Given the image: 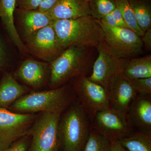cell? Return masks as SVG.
<instances>
[{"mask_svg":"<svg viewBox=\"0 0 151 151\" xmlns=\"http://www.w3.org/2000/svg\"><path fill=\"white\" fill-rule=\"evenodd\" d=\"M14 19L16 29L23 43L34 33L51 24L52 22L46 13L38 9L27 10L16 8Z\"/></svg>","mask_w":151,"mask_h":151,"instance_id":"obj_12","label":"cell"},{"mask_svg":"<svg viewBox=\"0 0 151 151\" xmlns=\"http://www.w3.org/2000/svg\"><path fill=\"white\" fill-rule=\"evenodd\" d=\"M129 79L138 94L151 96V77Z\"/></svg>","mask_w":151,"mask_h":151,"instance_id":"obj_27","label":"cell"},{"mask_svg":"<svg viewBox=\"0 0 151 151\" xmlns=\"http://www.w3.org/2000/svg\"><path fill=\"white\" fill-rule=\"evenodd\" d=\"M151 96L137 94L127 116L139 131L151 135Z\"/></svg>","mask_w":151,"mask_h":151,"instance_id":"obj_16","label":"cell"},{"mask_svg":"<svg viewBox=\"0 0 151 151\" xmlns=\"http://www.w3.org/2000/svg\"><path fill=\"white\" fill-rule=\"evenodd\" d=\"M89 117L79 102L61 113L58 126L59 151H83L91 129Z\"/></svg>","mask_w":151,"mask_h":151,"instance_id":"obj_3","label":"cell"},{"mask_svg":"<svg viewBox=\"0 0 151 151\" xmlns=\"http://www.w3.org/2000/svg\"><path fill=\"white\" fill-rule=\"evenodd\" d=\"M122 73L130 79L151 77V55L128 60Z\"/></svg>","mask_w":151,"mask_h":151,"instance_id":"obj_19","label":"cell"},{"mask_svg":"<svg viewBox=\"0 0 151 151\" xmlns=\"http://www.w3.org/2000/svg\"><path fill=\"white\" fill-rule=\"evenodd\" d=\"M66 84L47 91L25 94L9 108L24 113H62L72 104L73 101L70 86Z\"/></svg>","mask_w":151,"mask_h":151,"instance_id":"obj_4","label":"cell"},{"mask_svg":"<svg viewBox=\"0 0 151 151\" xmlns=\"http://www.w3.org/2000/svg\"><path fill=\"white\" fill-rule=\"evenodd\" d=\"M50 74L49 63L27 58L23 60L14 72V77L25 86L34 88L41 87Z\"/></svg>","mask_w":151,"mask_h":151,"instance_id":"obj_14","label":"cell"},{"mask_svg":"<svg viewBox=\"0 0 151 151\" xmlns=\"http://www.w3.org/2000/svg\"><path fill=\"white\" fill-rule=\"evenodd\" d=\"M110 151H126L119 141L112 142V146Z\"/></svg>","mask_w":151,"mask_h":151,"instance_id":"obj_32","label":"cell"},{"mask_svg":"<svg viewBox=\"0 0 151 151\" xmlns=\"http://www.w3.org/2000/svg\"><path fill=\"white\" fill-rule=\"evenodd\" d=\"M96 20L104 33L102 42L116 57L129 59L142 53L144 46L137 34L129 28L113 27Z\"/></svg>","mask_w":151,"mask_h":151,"instance_id":"obj_5","label":"cell"},{"mask_svg":"<svg viewBox=\"0 0 151 151\" xmlns=\"http://www.w3.org/2000/svg\"><path fill=\"white\" fill-rule=\"evenodd\" d=\"M137 94L130 79L122 73L108 91L109 107L127 116Z\"/></svg>","mask_w":151,"mask_h":151,"instance_id":"obj_13","label":"cell"},{"mask_svg":"<svg viewBox=\"0 0 151 151\" xmlns=\"http://www.w3.org/2000/svg\"><path fill=\"white\" fill-rule=\"evenodd\" d=\"M4 31L0 28V71L3 72L6 71L17 57L16 49Z\"/></svg>","mask_w":151,"mask_h":151,"instance_id":"obj_22","label":"cell"},{"mask_svg":"<svg viewBox=\"0 0 151 151\" xmlns=\"http://www.w3.org/2000/svg\"><path fill=\"white\" fill-rule=\"evenodd\" d=\"M90 15L100 20L116 8L115 0H90Z\"/></svg>","mask_w":151,"mask_h":151,"instance_id":"obj_25","label":"cell"},{"mask_svg":"<svg viewBox=\"0 0 151 151\" xmlns=\"http://www.w3.org/2000/svg\"><path fill=\"white\" fill-rule=\"evenodd\" d=\"M37 115L15 113L0 108V150L8 147L22 137L30 134Z\"/></svg>","mask_w":151,"mask_h":151,"instance_id":"obj_9","label":"cell"},{"mask_svg":"<svg viewBox=\"0 0 151 151\" xmlns=\"http://www.w3.org/2000/svg\"><path fill=\"white\" fill-rule=\"evenodd\" d=\"M115 1L116 8L122 14L128 27L142 37L144 32L138 25L129 0H115Z\"/></svg>","mask_w":151,"mask_h":151,"instance_id":"obj_24","label":"cell"},{"mask_svg":"<svg viewBox=\"0 0 151 151\" xmlns=\"http://www.w3.org/2000/svg\"><path fill=\"white\" fill-rule=\"evenodd\" d=\"M112 143L107 137L92 129L91 126L83 151H110Z\"/></svg>","mask_w":151,"mask_h":151,"instance_id":"obj_23","label":"cell"},{"mask_svg":"<svg viewBox=\"0 0 151 151\" xmlns=\"http://www.w3.org/2000/svg\"><path fill=\"white\" fill-rule=\"evenodd\" d=\"M60 0H43L39 7L41 12H45L54 6Z\"/></svg>","mask_w":151,"mask_h":151,"instance_id":"obj_30","label":"cell"},{"mask_svg":"<svg viewBox=\"0 0 151 151\" xmlns=\"http://www.w3.org/2000/svg\"><path fill=\"white\" fill-rule=\"evenodd\" d=\"M70 82L91 123L98 112L109 108V95L107 90L100 84L90 80L88 76H77Z\"/></svg>","mask_w":151,"mask_h":151,"instance_id":"obj_7","label":"cell"},{"mask_svg":"<svg viewBox=\"0 0 151 151\" xmlns=\"http://www.w3.org/2000/svg\"><path fill=\"white\" fill-rule=\"evenodd\" d=\"M119 141L127 151H151V135L141 131L134 132Z\"/></svg>","mask_w":151,"mask_h":151,"instance_id":"obj_21","label":"cell"},{"mask_svg":"<svg viewBox=\"0 0 151 151\" xmlns=\"http://www.w3.org/2000/svg\"><path fill=\"white\" fill-rule=\"evenodd\" d=\"M126 151H127L126 150Z\"/></svg>","mask_w":151,"mask_h":151,"instance_id":"obj_33","label":"cell"},{"mask_svg":"<svg viewBox=\"0 0 151 151\" xmlns=\"http://www.w3.org/2000/svg\"><path fill=\"white\" fill-rule=\"evenodd\" d=\"M139 27L145 33L151 28V0H129Z\"/></svg>","mask_w":151,"mask_h":151,"instance_id":"obj_20","label":"cell"},{"mask_svg":"<svg viewBox=\"0 0 151 151\" xmlns=\"http://www.w3.org/2000/svg\"><path fill=\"white\" fill-rule=\"evenodd\" d=\"M89 2L90 0H60L45 13L52 21L90 15Z\"/></svg>","mask_w":151,"mask_h":151,"instance_id":"obj_17","label":"cell"},{"mask_svg":"<svg viewBox=\"0 0 151 151\" xmlns=\"http://www.w3.org/2000/svg\"><path fill=\"white\" fill-rule=\"evenodd\" d=\"M62 113L42 112L31 128L28 151H59L58 126Z\"/></svg>","mask_w":151,"mask_h":151,"instance_id":"obj_6","label":"cell"},{"mask_svg":"<svg viewBox=\"0 0 151 151\" xmlns=\"http://www.w3.org/2000/svg\"><path fill=\"white\" fill-rule=\"evenodd\" d=\"M143 46L148 51L151 50V28L146 31L141 37Z\"/></svg>","mask_w":151,"mask_h":151,"instance_id":"obj_31","label":"cell"},{"mask_svg":"<svg viewBox=\"0 0 151 151\" xmlns=\"http://www.w3.org/2000/svg\"><path fill=\"white\" fill-rule=\"evenodd\" d=\"M16 0H0V19L2 25L11 42L23 57L30 55L17 32L14 24Z\"/></svg>","mask_w":151,"mask_h":151,"instance_id":"obj_15","label":"cell"},{"mask_svg":"<svg viewBox=\"0 0 151 151\" xmlns=\"http://www.w3.org/2000/svg\"><path fill=\"white\" fill-rule=\"evenodd\" d=\"M97 20L113 27L129 28L122 14L117 8Z\"/></svg>","mask_w":151,"mask_h":151,"instance_id":"obj_26","label":"cell"},{"mask_svg":"<svg viewBox=\"0 0 151 151\" xmlns=\"http://www.w3.org/2000/svg\"><path fill=\"white\" fill-rule=\"evenodd\" d=\"M43 0H16V8L27 10L38 9Z\"/></svg>","mask_w":151,"mask_h":151,"instance_id":"obj_29","label":"cell"},{"mask_svg":"<svg viewBox=\"0 0 151 151\" xmlns=\"http://www.w3.org/2000/svg\"><path fill=\"white\" fill-rule=\"evenodd\" d=\"M97 55V48L94 47L76 46L65 49L49 63L50 88L62 86L77 76H88Z\"/></svg>","mask_w":151,"mask_h":151,"instance_id":"obj_1","label":"cell"},{"mask_svg":"<svg viewBox=\"0 0 151 151\" xmlns=\"http://www.w3.org/2000/svg\"><path fill=\"white\" fill-rule=\"evenodd\" d=\"M91 126L112 142L121 140L134 132V126L128 116L110 107L98 112Z\"/></svg>","mask_w":151,"mask_h":151,"instance_id":"obj_10","label":"cell"},{"mask_svg":"<svg viewBox=\"0 0 151 151\" xmlns=\"http://www.w3.org/2000/svg\"><path fill=\"white\" fill-rule=\"evenodd\" d=\"M30 55L50 63L64 50L60 45L51 24L38 30L24 42Z\"/></svg>","mask_w":151,"mask_h":151,"instance_id":"obj_11","label":"cell"},{"mask_svg":"<svg viewBox=\"0 0 151 151\" xmlns=\"http://www.w3.org/2000/svg\"><path fill=\"white\" fill-rule=\"evenodd\" d=\"M97 49V57L88 78L103 86L108 92L115 80L123 73L129 59L116 57L102 42Z\"/></svg>","mask_w":151,"mask_h":151,"instance_id":"obj_8","label":"cell"},{"mask_svg":"<svg viewBox=\"0 0 151 151\" xmlns=\"http://www.w3.org/2000/svg\"><path fill=\"white\" fill-rule=\"evenodd\" d=\"M29 91L27 86L19 83L12 73L8 71L3 72L0 81V108H9Z\"/></svg>","mask_w":151,"mask_h":151,"instance_id":"obj_18","label":"cell"},{"mask_svg":"<svg viewBox=\"0 0 151 151\" xmlns=\"http://www.w3.org/2000/svg\"><path fill=\"white\" fill-rule=\"evenodd\" d=\"M57 38L63 50L76 46L96 47L103 40L104 33L91 15L76 19L52 21Z\"/></svg>","mask_w":151,"mask_h":151,"instance_id":"obj_2","label":"cell"},{"mask_svg":"<svg viewBox=\"0 0 151 151\" xmlns=\"http://www.w3.org/2000/svg\"><path fill=\"white\" fill-rule=\"evenodd\" d=\"M30 135L22 137L13 143L9 147L0 151H28L31 142Z\"/></svg>","mask_w":151,"mask_h":151,"instance_id":"obj_28","label":"cell"}]
</instances>
